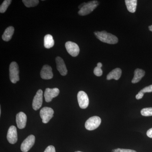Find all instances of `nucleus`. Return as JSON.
<instances>
[{"label": "nucleus", "mask_w": 152, "mask_h": 152, "mask_svg": "<svg viewBox=\"0 0 152 152\" xmlns=\"http://www.w3.org/2000/svg\"><path fill=\"white\" fill-rule=\"evenodd\" d=\"M94 34L100 41L106 43L115 44L118 42V38L115 36L106 31L95 32Z\"/></svg>", "instance_id": "obj_1"}, {"label": "nucleus", "mask_w": 152, "mask_h": 152, "mask_svg": "<svg viewBox=\"0 0 152 152\" xmlns=\"http://www.w3.org/2000/svg\"><path fill=\"white\" fill-rule=\"evenodd\" d=\"M98 1H93L88 3H83L79 6V15L85 16L91 13L99 6Z\"/></svg>", "instance_id": "obj_2"}, {"label": "nucleus", "mask_w": 152, "mask_h": 152, "mask_svg": "<svg viewBox=\"0 0 152 152\" xmlns=\"http://www.w3.org/2000/svg\"><path fill=\"white\" fill-rule=\"evenodd\" d=\"M10 78L11 82L13 83H16L20 80L19 78V66L16 62L11 63L9 68Z\"/></svg>", "instance_id": "obj_3"}, {"label": "nucleus", "mask_w": 152, "mask_h": 152, "mask_svg": "<svg viewBox=\"0 0 152 152\" xmlns=\"http://www.w3.org/2000/svg\"><path fill=\"white\" fill-rule=\"evenodd\" d=\"M101 119L98 116H93L89 118L85 124V127L89 131H92L99 127L101 124Z\"/></svg>", "instance_id": "obj_4"}, {"label": "nucleus", "mask_w": 152, "mask_h": 152, "mask_svg": "<svg viewBox=\"0 0 152 152\" xmlns=\"http://www.w3.org/2000/svg\"><path fill=\"white\" fill-rule=\"evenodd\" d=\"M54 112L53 109L49 107H44L40 112V115L44 124H47L53 117Z\"/></svg>", "instance_id": "obj_5"}, {"label": "nucleus", "mask_w": 152, "mask_h": 152, "mask_svg": "<svg viewBox=\"0 0 152 152\" xmlns=\"http://www.w3.org/2000/svg\"><path fill=\"white\" fill-rule=\"evenodd\" d=\"M35 142V137L33 135H30L25 139L21 145V150L23 152L28 151L34 145Z\"/></svg>", "instance_id": "obj_6"}, {"label": "nucleus", "mask_w": 152, "mask_h": 152, "mask_svg": "<svg viewBox=\"0 0 152 152\" xmlns=\"http://www.w3.org/2000/svg\"><path fill=\"white\" fill-rule=\"evenodd\" d=\"M77 100L79 106L81 108H87L89 105V98L86 93L83 91H80L77 94Z\"/></svg>", "instance_id": "obj_7"}, {"label": "nucleus", "mask_w": 152, "mask_h": 152, "mask_svg": "<svg viewBox=\"0 0 152 152\" xmlns=\"http://www.w3.org/2000/svg\"><path fill=\"white\" fill-rule=\"evenodd\" d=\"M67 51L71 56L76 57L80 53V48L77 44L72 42H67L65 44Z\"/></svg>", "instance_id": "obj_8"}, {"label": "nucleus", "mask_w": 152, "mask_h": 152, "mask_svg": "<svg viewBox=\"0 0 152 152\" xmlns=\"http://www.w3.org/2000/svg\"><path fill=\"white\" fill-rule=\"evenodd\" d=\"M43 102V91L42 90H38L34 97V98L32 102L33 108L37 111L40 108L42 105Z\"/></svg>", "instance_id": "obj_9"}, {"label": "nucleus", "mask_w": 152, "mask_h": 152, "mask_svg": "<svg viewBox=\"0 0 152 152\" xmlns=\"http://www.w3.org/2000/svg\"><path fill=\"white\" fill-rule=\"evenodd\" d=\"M60 91L58 88H54L51 89L48 88L45 91V100L47 102H51L54 98L56 97L59 95Z\"/></svg>", "instance_id": "obj_10"}, {"label": "nucleus", "mask_w": 152, "mask_h": 152, "mask_svg": "<svg viewBox=\"0 0 152 152\" xmlns=\"http://www.w3.org/2000/svg\"><path fill=\"white\" fill-rule=\"evenodd\" d=\"M7 139L10 143L14 144L18 141V133L16 127L15 126H11L8 131Z\"/></svg>", "instance_id": "obj_11"}, {"label": "nucleus", "mask_w": 152, "mask_h": 152, "mask_svg": "<svg viewBox=\"0 0 152 152\" xmlns=\"http://www.w3.org/2000/svg\"><path fill=\"white\" fill-rule=\"evenodd\" d=\"M56 61L58 70L61 75L66 76L67 74L68 71L64 60L61 57H57Z\"/></svg>", "instance_id": "obj_12"}, {"label": "nucleus", "mask_w": 152, "mask_h": 152, "mask_svg": "<svg viewBox=\"0 0 152 152\" xmlns=\"http://www.w3.org/2000/svg\"><path fill=\"white\" fill-rule=\"evenodd\" d=\"M41 78L44 80H50L53 77L52 69L50 66L45 65H44L40 72Z\"/></svg>", "instance_id": "obj_13"}, {"label": "nucleus", "mask_w": 152, "mask_h": 152, "mask_svg": "<svg viewBox=\"0 0 152 152\" xmlns=\"http://www.w3.org/2000/svg\"><path fill=\"white\" fill-rule=\"evenodd\" d=\"M16 121L18 127L20 129H23L26 127L27 122V116L23 112H20L16 115Z\"/></svg>", "instance_id": "obj_14"}, {"label": "nucleus", "mask_w": 152, "mask_h": 152, "mask_svg": "<svg viewBox=\"0 0 152 152\" xmlns=\"http://www.w3.org/2000/svg\"><path fill=\"white\" fill-rule=\"evenodd\" d=\"M122 71L120 68H116L114 69L111 72L109 73L107 75V80H111L112 79H115L118 80L121 77V76Z\"/></svg>", "instance_id": "obj_15"}, {"label": "nucleus", "mask_w": 152, "mask_h": 152, "mask_svg": "<svg viewBox=\"0 0 152 152\" xmlns=\"http://www.w3.org/2000/svg\"><path fill=\"white\" fill-rule=\"evenodd\" d=\"M134 78L132 81V83L133 84L137 83L140 82L142 78L145 76V72L143 70L137 69L134 72Z\"/></svg>", "instance_id": "obj_16"}, {"label": "nucleus", "mask_w": 152, "mask_h": 152, "mask_svg": "<svg viewBox=\"0 0 152 152\" xmlns=\"http://www.w3.org/2000/svg\"><path fill=\"white\" fill-rule=\"evenodd\" d=\"M14 31H15V29L13 27L10 26L7 28L2 37L3 40L6 42H8L10 40L13 35Z\"/></svg>", "instance_id": "obj_17"}, {"label": "nucleus", "mask_w": 152, "mask_h": 152, "mask_svg": "<svg viewBox=\"0 0 152 152\" xmlns=\"http://www.w3.org/2000/svg\"><path fill=\"white\" fill-rule=\"evenodd\" d=\"M126 6L129 12L131 13H134L137 9V0H126L125 1Z\"/></svg>", "instance_id": "obj_18"}, {"label": "nucleus", "mask_w": 152, "mask_h": 152, "mask_svg": "<svg viewBox=\"0 0 152 152\" xmlns=\"http://www.w3.org/2000/svg\"><path fill=\"white\" fill-rule=\"evenodd\" d=\"M54 41L53 36L50 34H47L44 38V46L47 49H50L53 47Z\"/></svg>", "instance_id": "obj_19"}, {"label": "nucleus", "mask_w": 152, "mask_h": 152, "mask_svg": "<svg viewBox=\"0 0 152 152\" xmlns=\"http://www.w3.org/2000/svg\"><path fill=\"white\" fill-rule=\"evenodd\" d=\"M23 2L27 7H36L39 3L38 0H23Z\"/></svg>", "instance_id": "obj_20"}, {"label": "nucleus", "mask_w": 152, "mask_h": 152, "mask_svg": "<svg viewBox=\"0 0 152 152\" xmlns=\"http://www.w3.org/2000/svg\"><path fill=\"white\" fill-rule=\"evenodd\" d=\"M12 1L11 0H5L0 7V12L4 13Z\"/></svg>", "instance_id": "obj_21"}, {"label": "nucleus", "mask_w": 152, "mask_h": 152, "mask_svg": "<svg viewBox=\"0 0 152 152\" xmlns=\"http://www.w3.org/2000/svg\"><path fill=\"white\" fill-rule=\"evenodd\" d=\"M102 66L101 63H98L97 64V66L94 69V72L95 75L97 76V77H100L103 74V71L101 69Z\"/></svg>", "instance_id": "obj_22"}, {"label": "nucleus", "mask_w": 152, "mask_h": 152, "mask_svg": "<svg viewBox=\"0 0 152 152\" xmlns=\"http://www.w3.org/2000/svg\"><path fill=\"white\" fill-rule=\"evenodd\" d=\"M141 114L144 116H152V107L145 108L142 109Z\"/></svg>", "instance_id": "obj_23"}, {"label": "nucleus", "mask_w": 152, "mask_h": 152, "mask_svg": "<svg viewBox=\"0 0 152 152\" xmlns=\"http://www.w3.org/2000/svg\"><path fill=\"white\" fill-rule=\"evenodd\" d=\"M112 152H137L134 150L125 149L117 148L113 150Z\"/></svg>", "instance_id": "obj_24"}, {"label": "nucleus", "mask_w": 152, "mask_h": 152, "mask_svg": "<svg viewBox=\"0 0 152 152\" xmlns=\"http://www.w3.org/2000/svg\"><path fill=\"white\" fill-rule=\"evenodd\" d=\"M140 91L143 93L144 94L146 93H151L152 92V85L144 88L143 89L141 90Z\"/></svg>", "instance_id": "obj_25"}, {"label": "nucleus", "mask_w": 152, "mask_h": 152, "mask_svg": "<svg viewBox=\"0 0 152 152\" xmlns=\"http://www.w3.org/2000/svg\"><path fill=\"white\" fill-rule=\"evenodd\" d=\"M44 152H56L55 147L53 145L48 146Z\"/></svg>", "instance_id": "obj_26"}, {"label": "nucleus", "mask_w": 152, "mask_h": 152, "mask_svg": "<svg viewBox=\"0 0 152 152\" xmlns=\"http://www.w3.org/2000/svg\"><path fill=\"white\" fill-rule=\"evenodd\" d=\"M144 94L141 91H140L136 96V98L137 99L139 100L142 99L143 97Z\"/></svg>", "instance_id": "obj_27"}, {"label": "nucleus", "mask_w": 152, "mask_h": 152, "mask_svg": "<svg viewBox=\"0 0 152 152\" xmlns=\"http://www.w3.org/2000/svg\"><path fill=\"white\" fill-rule=\"evenodd\" d=\"M147 135L149 137L152 138V128H151L147 131Z\"/></svg>", "instance_id": "obj_28"}, {"label": "nucleus", "mask_w": 152, "mask_h": 152, "mask_svg": "<svg viewBox=\"0 0 152 152\" xmlns=\"http://www.w3.org/2000/svg\"><path fill=\"white\" fill-rule=\"evenodd\" d=\"M149 29L150 31H152V25L151 26H149Z\"/></svg>", "instance_id": "obj_29"}, {"label": "nucleus", "mask_w": 152, "mask_h": 152, "mask_svg": "<svg viewBox=\"0 0 152 152\" xmlns=\"http://www.w3.org/2000/svg\"><path fill=\"white\" fill-rule=\"evenodd\" d=\"M75 152H81V151H76Z\"/></svg>", "instance_id": "obj_30"}]
</instances>
